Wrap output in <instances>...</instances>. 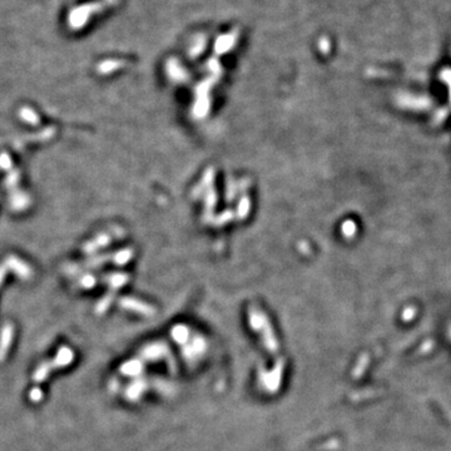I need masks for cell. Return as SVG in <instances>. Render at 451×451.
I'll list each match as a JSON object with an SVG mask.
<instances>
[{"label":"cell","mask_w":451,"mask_h":451,"mask_svg":"<svg viewBox=\"0 0 451 451\" xmlns=\"http://www.w3.org/2000/svg\"><path fill=\"white\" fill-rule=\"evenodd\" d=\"M52 369H53V366H52V362H50V361H45V362L40 363L38 366V369L36 370V372H34L33 378H34V381L38 382V384L39 382H43V381L48 377Z\"/></svg>","instance_id":"cell-3"},{"label":"cell","mask_w":451,"mask_h":451,"mask_svg":"<svg viewBox=\"0 0 451 451\" xmlns=\"http://www.w3.org/2000/svg\"><path fill=\"white\" fill-rule=\"evenodd\" d=\"M74 358V354L69 347H62V349H59L58 354H56V358L52 360V366L56 367V369H60V367H65L68 366L69 363H72Z\"/></svg>","instance_id":"cell-1"},{"label":"cell","mask_w":451,"mask_h":451,"mask_svg":"<svg viewBox=\"0 0 451 451\" xmlns=\"http://www.w3.org/2000/svg\"><path fill=\"white\" fill-rule=\"evenodd\" d=\"M410 316H413V312H410V310H407V312L405 314L404 317H405V319H409Z\"/></svg>","instance_id":"cell-5"},{"label":"cell","mask_w":451,"mask_h":451,"mask_svg":"<svg viewBox=\"0 0 451 451\" xmlns=\"http://www.w3.org/2000/svg\"><path fill=\"white\" fill-rule=\"evenodd\" d=\"M29 397L32 398L34 402H38L41 397H43V393H41L40 389H33L29 394Z\"/></svg>","instance_id":"cell-4"},{"label":"cell","mask_w":451,"mask_h":451,"mask_svg":"<svg viewBox=\"0 0 451 451\" xmlns=\"http://www.w3.org/2000/svg\"><path fill=\"white\" fill-rule=\"evenodd\" d=\"M13 340V326L6 325L3 328L1 336H0V362H3L5 358L8 350H9L10 345H12Z\"/></svg>","instance_id":"cell-2"}]
</instances>
